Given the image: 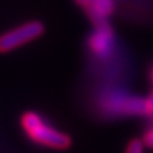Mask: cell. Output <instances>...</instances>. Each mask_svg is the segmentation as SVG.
Segmentation results:
<instances>
[{"instance_id":"cell-1","label":"cell","mask_w":153,"mask_h":153,"mask_svg":"<svg viewBox=\"0 0 153 153\" xmlns=\"http://www.w3.org/2000/svg\"><path fill=\"white\" fill-rule=\"evenodd\" d=\"M98 109L106 116H142L146 115L145 98L126 92L120 88H106L97 98Z\"/></svg>"},{"instance_id":"cell-2","label":"cell","mask_w":153,"mask_h":153,"mask_svg":"<svg viewBox=\"0 0 153 153\" xmlns=\"http://www.w3.org/2000/svg\"><path fill=\"white\" fill-rule=\"evenodd\" d=\"M20 123L28 139L40 146L50 149H65L71 143L68 135L54 128L48 120L44 119L37 112L28 111L23 114Z\"/></svg>"},{"instance_id":"cell-3","label":"cell","mask_w":153,"mask_h":153,"mask_svg":"<svg viewBox=\"0 0 153 153\" xmlns=\"http://www.w3.org/2000/svg\"><path fill=\"white\" fill-rule=\"evenodd\" d=\"M44 33V26L40 22H27L0 36V53H9L24 44L38 38Z\"/></svg>"},{"instance_id":"cell-4","label":"cell","mask_w":153,"mask_h":153,"mask_svg":"<svg viewBox=\"0 0 153 153\" xmlns=\"http://www.w3.org/2000/svg\"><path fill=\"white\" fill-rule=\"evenodd\" d=\"M88 48L97 58H108L115 50V33L106 22L98 23L88 37Z\"/></svg>"},{"instance_id":"cell-5","label":"cell","mask_w":153,"mask_h":153,"mask_svg":"<svg viewBox=\"0 0 153 153\" xmlns=\"http://www.w3.org/2000/svg\"><path fill=\"white\" fill-rule=\"evenodd\" d=\"M115 0H89L87 4L88 14L92 17L95 24L106 22V19L114 13Z\"/></svg>"},{"instance_id":"cell-6","label":"cell","mask_w":153,"mask_h":153,"mask_svg":"<svg viewBox=\"0 0 153 153\" xmlns=\"http://www.w3.org/2000/svg\"><path fill=\"white\" fill-rule=\"evenodd\" d=\"M146 145L140 139H132L131 142L126 145L125 153H145Z\"/></svg>"},{"instance_id":"cell-7","label":"cell","mask_w":153,"mask_h":153,"mask_svg":"<svg viewBox=\"0 0 153 153\" xmlns=\"http://www.w3.org/2000/svg\"><path fill=\"white\" fill-rule=\"evenodd\" d=\"M153 118V116H152ZM143 142H145V145H146V148H150L153 150V120L152 123H150V126H149L148 129H146V132L143 133Z\"/></svg>"},{"instance_id":"cell-8","label":"cell","mask_w":153,"mask_h":153,"mask_svg":"<svg viewBox=\"0 0 153 153\" xmlns=\"http://www.w3.org/2000/svg\"><path fill=\"white\" fill-rule=\"evenodd\" d=\"M145 104H146V115L153 116V91L149 94L148 98H145Z\"/></svg>"},{"instance_id":"cell-9","label":"cell","mask_w":153,"mask_h":153,"mask_svg":"<svg viewBox=\"0 0 153 153\" xmlns=\"http://www.w3.org/2000/svg\"><path fill=\"white\" fill-rule=\"evenodd\" d=\"M78 4H81L82 7H87V4L89 3V0H75Z\"/></svg>"},{"instance_id":"cell-10","label":"cell","mask_w":153,"mask_h":153,"mask_svg":"<svg viewBox=\"0 0 153 153\" xmlns=\"http://www.w3.org/2000/svg\"><path fill=\"white\" fill-rule=\"evenodd\" d=\"M150 81H152V84H153V65H152V68H150Z\"/></svg>"}]
</instances>
